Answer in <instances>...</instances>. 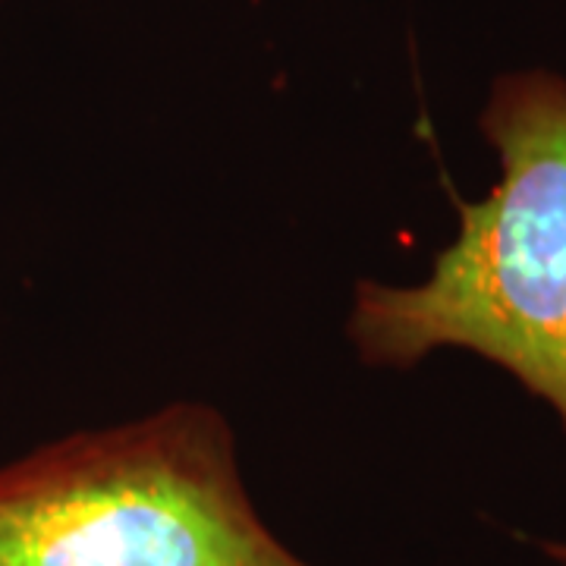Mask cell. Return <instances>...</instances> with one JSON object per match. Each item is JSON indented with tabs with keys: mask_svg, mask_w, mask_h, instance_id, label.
Returning <instances> with one entry per match:
<instances>
[{
	"mask_svg": "<svg viewBox=\"0 0 566 566\" xmlns=\"http://www.w3.org/2000/svg\"><path fill=\"white\" fill-rule=\"evenodd\" d=\"M479 126L497 151V182L457 202V240L422 283H356L346 337L365 365L397 371L434 349H469L566 428V76L501 73Z\"/></svg>",
	"mask_w": 566,
	"mask_h": 566,
	"instance_id": "1",
	"label": "cell"
},
{
	"mask_svg": "<svg viewBox=\"0 0 566 566\" xmlns=\"http://www.w3.org/2000/svg\"><path fill=\"white\" fill-rule=\"evenodd\" d=\"M0 566H312L259 516L214 406H164L0 465Z\"/></svg>",
	"mask_w": 566,
	"mask_h": 566,
	"instance_id": "2",
	"label": "cell"
},
{
	"mask_svg": "<svg viewBox=\"0 0 566 566\" xmlns=\"http://www.w3.org/2000/svg\"><path fill=\"white\" fill-rule=\"evenodd\" d=\"M547 554L554 557V560H560L566 566V545H547Z\"/></svg>",
	"mask_w": 566,
	"mask_h": 566,
	"instance_id": "3",
	"label": "cell"
},
{
	"mask_svg": "<svg viewBox=\"0 0 566 566\" xmlns=\"http://www.w3.org/2000/svg\"><path fill=\"white\" fill-rule=\"evenodd\" d=\"M7 3H10V0H0V7H7Z\"/></svg>",
	"mask_w": 566,
	"mask_h": 566,
	"instance_id": "4",
	"label": "cell"
}]
</instances>
